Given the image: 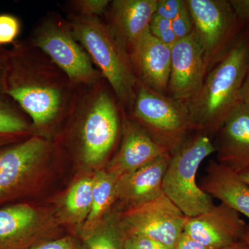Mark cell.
Returning <instances> with one entry per match:
<instances>
[{
    "label": "cell",
    "mask_w": 249,
    "mask_h": 249,
    "mask_svg": "<svg viewBox=\"0 0 249 249\" xmlns=\"http://www.w3.org/2000/svg\"><path fill=\"white\" fill-rule=\"evenodd\" d=\"M7 93L32 123L34 135L49 136L66 119L77 95L69 77L28 40L9 50Z\"/></svg>",
    "instance_id": "obj_1"
},
{
    "label": "cell",
    "mask_w": 249,
    "mask_h": 249,
    "mask_svg": "<svg viewBox=\"0 0 249 249\" xmlns=\"http://www.w3.org/2000/svg\"><path fill=\"white\" fill-rule=\"evenodd\" d=\"M123 110L105 78L77 88L74 105L63 122L76 140L80 159L96 167L109 157L122 129Z\"/></svg>",
    "instance_id": "obj_2"
},
{
    "label": "cell",
    "mask_w": 249,
    "mask_h": 249,
    "mask_svg": "<svg viewBox=\"0 0 249 249\" xmlns=\"http://www.w3.org/2000/svg\"><path fill=\"white\" fill-rule=\"evenodd\" d=\"M249 71V36L244 34L207 73L196 96L187 102L193 129L206 135L219 132L241 103Z\"/></svg>",
    "instance_id": "obj_3"
},
{
    "label": "cell",
    "mask_w": 249,
    "mask_h": 249,
    "mask_svg": "<svg viewBox=\"0 0 249 249\" xmlns=\"http://www.w3.org/2000/svg\"><path fill=\"white\" fill-rule=\"evenodd\" d=\"M73 34L102 73L126 114L132 110L138 78L130 57L101 18H80L67 15Z\"/></svg>",
    "instance_id": "obj_4"
},
{
    "label": "cell",
    "mask_w": 249,
    "mask_h": 249,
    "mask_svg": "<svg viewBox=\"0 0 249 249\" xmlns=\"http://www.w3.org/2000/svg\"><path fill=\"white\" fill-rule=\"evenodd\" d=\"M216 150L208 135L198 133L171 155L163 178V193L186 217L199 215L214 206L212 196L198 186L196 175L203 160Z\"/></svg>",
    "instance_id": "obj_5"
},
{
    "label": "cell",
    "mask_w": 249,
    "mask_h": 249,
    "mask_svg": "<svg viewBox=\"0 0 249 249\" xmlns=\"http://www.w3.org/2000/svg\"><path fill=\"white\" fill-rule=\"evenodd\" d=\"M27 40L48 55L76 88L104 78L77 40L67 18L58 13H49L41 18Z\"/></svg>",
    "instance_id": "obj_6"
},
{
    "label": "cell",
    "mask_w": 249,
    "mask_h": 249,
    "mask_svg": "<svg viewBox=\"0 0 249 249\" xmlns=\"http://www.w3.org/2000/svg\"><path fill=\"white\" fill-rule=\"evenodd\" d=\"M127 115L171 155L184 143L188 132L193 129L186 102L156 92L140 81Z\"/></svg>",
    "instance_id": "obj_7"
},
{
    "label": "cell",
    "mask_w": 249,
    "mask_h": 249,
    "mask_svg": "<svg viewBox=\"0 0 249 249\" xmlns=\"http://www.w3.org/2000/svg\"><path fill=\"white\" fill-rule=\"evenodd\" d=\"M185 2L204 52L208 73L231 48L245 23L227 0H185Z\"/></svg>",
    "instance_id": "obj_8"
},
{
    "label": "cell",
    "mask_w": 249,
    "mask_h": 249,
    "mask_svg": "<svg viewBox=\"0 0 249 249\" xmlns=\"http://www.w3.org/2000/svg\"><path fill=\"white\" fill-rule=\"evenodd\" d=\"M187 217L164 193L138 206L119 212L124 237L141 236L175 249Z\"/></svg>",
    "instance_id": "obj_9"
},
{
    "label": "cell",
    "mask_w": 249,
    "mask_h": 249,
    "mask_svg": "<svg viewBox=\"0 0 249 249\" xmlns=\"http://www.w3.org/2000/svg\"><path fill=\"white\" fill-rule=\"evenodd\" d=\"M53 150L50 141L34 134L0 149V204L25 191Z\"/></svg>",
    "instance_id": "obj_10"
},
{
    "label": "cell",
    "mask_w": 249,
    "mask_h": 249,
    "mask_svg": "<svg viewBox=\"0 0 249 249\" xmlns=\"http://www.w3.org/2000/svg\"><path fill=\"white\" fill-rule=\"evenodd\" d=\"M207 75L204 52L193 30L171 47L170 97L188 102L196 96Z\"/></svg>",
    "instance_id": "obj_11"
},
{
    "label": "cell",
    "mask_w": 249,
    "mask_h": 249,
    "mask_svg": "<svg viewBox=\"0 0 249 249\" xmlns=\"http://www.w3.org/2000/svg\"><path fill=\"white\" fill-rule=\"evenodd\" d=\"M247 229L240 213L221 203L204 213L187 217L183 232L210 249H223L244 240Z\"/></svg>",
    "instance_id": "obj_12"
},
{
    "label": "cell",
    "mask_w": 249,
    "mask_h": 249,
    "mask_svg": "<svg viewBox=\"0 0 249 249\" xmlns=\"http://www.w3.org/2000/svg\"><path fill=\"white\" fill-rule=\"evenodd\" d=\"M158 0H114L104 16L109 30L127 53L150 33Z\"/></svg>",
    "instance_id": "obj_13"
},
{
    "label": "cell",
    "mask_w": 249,
    "mask_h": 249,
    "mask_svg": "<svg viewBox=\"0 0 249 249\" xmlns=\"http://www.w3.org/2000/svg\"><path fill=\"white\" fill-rule=\"evenodd\" d=\"M121 131L120 149L109 162L107 170L116 178L133 173L168 153L124 111Z\"/></svg>",
    "instance_id": "obj_14"
},
{
    "label": "cell",
    "mask_w": 249,
    "mask_h": 249,
    "mask_svg": "<svg viewBox=\"0 0 249 249\" xmlns=\"http://www.w3.org/2000/svg\"><path fill=\"white\" fill-rule=\"evenodd\" d=\"M38 211L27 204L0 209V249H31L45 237Z\"/></svg>",
    "instance_id": "obj_15"
},
{
    "label": "cell",
    "mask_w": 249,
    "mask_h": 249,
    "mask_svg": "<svg viewBox=\"0 0 249 249\" xmlns=\"http://www.w3.org/2000/svg\"><path fill=\"white\" fill-rule=\"evenodd\" d=\"M139 81L156 92L166 95L171 70V47L150 32L129 54Z\"/></svg>",
    "instance_id": "obj_16"
},
{
    "label": "cell",
    "mask_w": 249,
    "mask_h": 249,
    "mask_svg": "<svg viewBox=\"0 0 249 249\" xmlns=\"http://www.w3.org/2000/svg\"><path fill=\"white\" fill-rule=\"evenodd\" d=\"M217 162L239 174L249 170V107L241 102L219 130Z\"/></svg>",
    "instance_id": "obj_17"
},
{
    "label": "cell",
    "mask_w": 249,
    "mask_h": 249,
    "mask_svg": "<svg viewBox=\"0 0 249 249\" xmlns=\"http://www.w3.org/2000/svg\"><path fill=\"white\" fill-rule=\"evenodd\" d=\"M171 158L165 154L140 169L117 178L116 193L124 209L138 206L163 194V181Z\"/></svg>",
    "instance_id": "obj_18"
},
{
    "label": "cell",
    "mask_w": 249,
    "mask_h": 249,
    "mask_svg": "<svg viewBox=\"0 0 249 249\" xmlns=\"http://www.w3.org/2000/svg\"><path fill=\"white\" fill-rule=\"evenodd\" d=\"M200 188L249 219V185L231 168L217 161L211 162Z\"/></svg>",
    "instance_id": "obj_19"
},
{
    "label": "cell",
    "mask_w": 249,
    "mask_h": 249,
    "mask_svg": "<svg viewBox=\"0 0 249 249\" xmlns=\"http://www.w3.org/2000/svg\"><path fill=\"white\" fill-rule=\"evenodd\" d=\"M9 50L0 46V135H34L29 116L7 93Z\"/></svg>",
    "instance_id": "obj_20"
},
{
    "label": "cell",
    "mask_w": 249,
    "mask_h": 249,
    "mask_svg": "<svg viewBox=\"0 0 249 249\" xmlns=\"http://www.w3.org/2000/svg\"><path fill=\"white\" fill-rule=\"evenodd\" d=\"M116 182L117 178L107 170H99L95 174L93 178L92 205L86 219L83 232L96 227L117 199Z\"/></svg>",
    "instance_id": "obj_21"
},
{
    "label": "cell",
    "mask_w": 249,
    "mask_h": 249,
    "mask_svg": "<svg viewBox=\"0 0 249 249\" xmlns=\"http://www.w3.org/2000/svg\"><path fill=\"white\" fill-rule=\"evenodd\" d=\"M85 249H124V237L119 221V212L102 219L96 227L83 232Z\"/></svg>",
    "instance_id": "obj_22"
},
{
    "label": "cell",
    "mask_w": 249,
    "mask_h": 249,
    "mask_svg": "<svg viewBox=\"0 0 249 249\" xmlns=\"http://www.w3.org/2000/svg\"><path fill=\"white\" fill-rule=\"evenodd\" d=\"M93 178H83L70 188L65 199L67 212L77 222L85 220L92 205Z\"/></svg>",
    "instance_id": "obj_23"
},
{
    "label": "cell",
    "mask_w": 249,
    "mask_h": 249,
    "mask_svg": "<svg viewBox=\"0 0 249 249\" xmlns=\"http://www.w3.org/2000/svg\"><path fill=\"white\" fill-rule=\"evenodd\" d=\"M109 0H73L68 1L69 14L80 18H101L104 16Z\"/></svg>",
    "instance_id": "obj_24"
},
{
    "label": "cell",
    "mask_w": 249,
    "mask_h": 249,
    "mask_svg": "<svg viewBox=\"0 0 249 249\" xmlns=\"http://www.w3.org/2000/svg\"><path fill=\"white\" fill-rule=\"evenodd\" d=\"M150 32L156 38L170 47L178 40L172 28L171 21L156 14L152 16L150 22Z\"/></svg>",
    "instance_id": "obj_25"
},
{
    "label": "cell",
    "mask_w": 249,
    "mask_h": 249,
    "mask_svg": "<svg viewBox=\"0 0 249 249\" xmlns=\"http://www.w3.org/2000/svg\"><path fill=\"white\" fill-rule=\"evenodd\" d=\"M19 19L11 14L0 15V46L14 44L20 32Z\"/></svg>",
    "instance_id": "obj_26"
},
{
    "label": "cell",
    "mask_w": 249,
    "mask_h": 249,
    "mask_svg": "<svg viewBox=\"0 0 249 249\" xmlns=\"http://www.w3.org/2000/svg\"><path fill=\"white\" fill-rule=\"evenodd\" d=\"M171 24L178 40L186 37L194 30L193 18L187 8L186 2L179 14L172 21Z\"/></svg>",
    "instance_id": "obj_27"
},
{
    "label": "cell",
    "mask_w": 249,
    "mask_h": 249,
    "mask_svg": "<svg viewBox=\"0 0 249 249\" xmlns=\"http://www.w3.org/2000/svg\"><path fill=\"white\" fill-rule=\"evenodd\" d=\"M31 249H85L79 241L71 236H65L53 240H45L39 242Z\"/></svg>",
    "instance_id": "obj_28"
},
{
    "label": "cell",
    "mask_w": 249,
    "mask_h": 249,
    "mask_svg": "<svg viewBox=\"0 0 249 249\" xmlns=\"http://www.w3.org/2000/svg\"><path fill=\"white\" fill-rule=\"evenodd\" d=\"M185 6V0H158L155 14L173 21Z\"/></svg>",
    "instance_id": "obj_29"
},
{
    "label": "cell",
    "mask_w": 249,
    "mask_h": 249,
    "mask_svg": "<svg viewBox=\"0 0 249 249\" xmlns=\"http://www.w3.org/2000/svg\"><path fill=\"white\" fill-rule=\"evenodd\" d=\"M124 249H174L160 242L141 236L125 237Z\"/></svg>",
    "instance_id": "obj_30"
},
{
    "label": "cell",
    "mask_w": 249,
    "mask_h": 249,
    "mask_svg": "<svg viewBox=\"0 0 249 249\" xmlns=\"http://www.w3.org/2000/svg\"><path fill=\"white\" fill-rule=\"evenodd\" d=\"M237 17L244 23L249 22V0H230Z\"/></svg>",
    "instance_id": "obj_31"
},
{
    "label": "cell",
    "mask_w": 249,
    "mask_h": 249,
    "mask_svg": "<svg viewBox=\"0 0 249 249\" xmlns=\"http://www.w3.org/2000/svg\"><path fill=\"white\" fill-rule=\"evenodd\" d=\"M175 249H212L201 245L197 241L195 240L186 232H183L177 242Z\"/></svg>",
    "instance_id": "obj_32"
},
{
    "label": "cell",
    "mask_w": 249,
    "mask_h": 249,
    "mask_svg": "<svg viewBox=\"0 0 249 249\" xmlns=\"http://www.w3.org/2000/svg\"><path fill=\"white\" fill-rule=\"evenodd\" d=\"M29 137H21V136L16 135H0V148L18 142L19 138H27Z\"/></svg>",
    "instance_id": "obj_33"
},
{
    "label": "cell",
    "mask_w": 249,
    "mask_h": 249,
    "mask_svg": "<svg viewBox=\"0 0 249 249\" xmlns=\"http://www.w3.org/2000/svg\"><path fill=\"white\" fill-rule=\"evenodd\" d=\"M241 102L249 107V71L241 91Z\"/></svg>",
    "instance_id": "obj_34"
},
{
    "label": "cell",
    "mask_w": 249,
    "mask_h": 249,
    "mask_svg": "<svg viewBox=\"0 0 249 249\" xmlns=\"http://www.w3.org/2000/svg\"><path fill=\"white\" fill-rule=\"evenodd\" d=\"M223 249H249V248L245 240H241Z\"/></svg>",
    "instance_id": "obj_35"
},
{
    "label": "cell",
    "mask_w": 249,
    "mask_h": 249,
    "mask_svg": "<svg viewBox=\"0 0 249 249\" xmlns=\"http://www.w3.org/2000/svg\"><path fill=\"white\" fill-rule=\"evenodd\" d=\"M238 175L245 183L249 185V170L242 172V173H239Z\"/></svg>",
    "instance_id": "obj_36"
},
{
    "label": "cell",
    "mask_w": 249,
    "mask_h": 249,
    "mask_svg": "<svg viewBox=\"0 0 249 249\" xmlns=\"http://www.w3.org/2000/svg\"><path fill=\"white\" fill-rule=\"evenodd\" d=\"M244 240L247 242V245H248L249 248V226H248V229H247V233H246V235L245 238H244Z\"/></svg>",
    "instance_id": "obj_37"
}]
</instances>
